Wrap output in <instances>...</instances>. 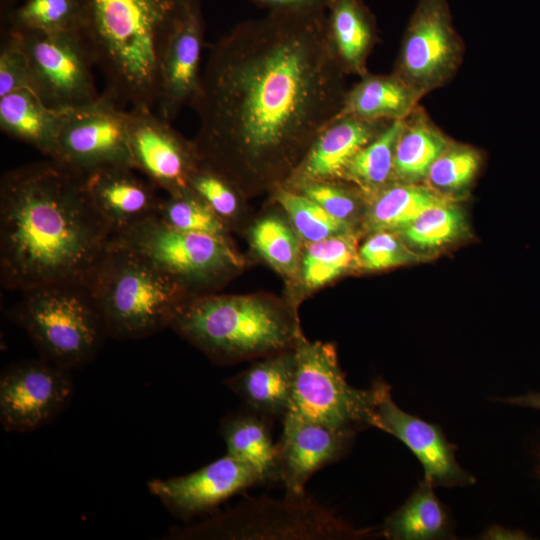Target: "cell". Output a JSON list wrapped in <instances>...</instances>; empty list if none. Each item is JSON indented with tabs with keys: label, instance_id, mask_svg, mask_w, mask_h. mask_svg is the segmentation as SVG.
<instances>
[{
	"label": "cell",
	"instance_id": "obj_1",
	"mask_svg": "<svg viewBox=\"0 0 540 540\" xmlns=\"http://www.w3.org/2000/svg\"><path fill=\"white\" fill-rule=\"evenodd\" d=\"M326 11L269 12L212 43L190 105L199 160L240 190L283 184L337 116L345 76Z\"/></svg>",
	"mask_w": 540,
	"mask_h": 540
},
{
	"label": "cell",
	"instance_id": "obj_2",
	"mask_svg": "<svg viewBox=\"0 0 540 540\" xmlns=\"http://www.w3.org/2000/svg\"><path fill=\"white\" fill-rule=\"evenodd\" d=\"M112 236L86 193L82 174L50 158L3 173V288L24 292L55 283L88 284Z\"/></svg>",
	"mask_w": 540,
	"mask_h": 540
},
{
	"label": "cell",
	"instance_id": "obj_3",
	"mask_svg": "<svg viewBox=\"0 0 540 540\" xmlns=\"http://www.w3.org/2000/svg\"><path fill=\"white\" fill-rule=\"evenodd\" d=\"M184 0H82L81 34L122 107L156 109L160 58Z\"/></svg>",
	"mask_w": 540,
	"mask_h": 540
},
{
	"label": "cell",
	"instance_id": "obj_4",
	"mask_svg": "<svg viewBox=\"0 0 540 540\" xmlns=\"http://www.w3.org/2000/svg\"><path fill=\"white\" fill-rule=\"evenodd\" d=\"M171 328L219 363L291 349L302 335L286 309L260 296L191 297Z\"/></svg>",
	"mask_w": 540,
	"mask_h": 540
},
{
	"label": "cell",
	"instance_id": "obj_5",
	"mask_svg": "<svg viewBox=\"0 0 540 540\" xmlns=\"http://www.w3.org/2000/svg\"><path fill=\"white\" fill-rule=\"evenodd\" d=\"M88 285L109 337L117 340L142 339L171 328L180 308L194 297L149 261L113 239Z\"/></svg>",
	"mask_w": 540,
	"mask_h": 540
},
{
	"label": "cell",
	"instance_id": "obj_6",
	"mask_svg": "<svg viewBox=\"0 0 540 540\" xmlns=\"http://www.w3.org/2000/svg\"><path fill=\"white\" fill-rule=\"evenodd\" d=\"M22 293L10 318L28 335L41 358L68 370L89 364L109 337L87 283H55Z\"/></svg>",
	"mask_w": 540,
	"mask_h": 540
},
{
	"label": "cell",
	"instance_id": "obj_7",
	"mask_svg": "<svg viewBox=\"0 0 540 540\" xmlns=\"http://www.w3.org/2000/svg\"><path fill=\"white\" fill-rule=\"evenodd\" d=\"M173 539L335 540L380 536L372 528H356L307 495L281 499L259 497L201 523L173 528Z\"/></svg>",
	"mask_w": 540,
	"mask_h": 540
},
{
	"label": "cell",
	"instance_id": "obj_8",
	"mask_svg": "<svg viewBox=\"0 0 540 540\" xmlns=\"http://www.w3.org/2000/svg\"><path fill=\"white\" fill-rule=\"evenodd\" d=\"M295 374L288 413L336 429L373 427L375 390L351 386L339 365L335 346L308 341L301 335L295 346Z\"/></svg>",
	"mask_w": 540,
	"mask_h": 540
},
{
	"label": "cell",
	"instance_id": "obj_9",
	"mask_svg": "<svg viewBox=\"0 0 540 540\" xmlns=\"http://www.w3.org/2000/svg\"><path fill=\"white\" fill-rule=\"evenodd\" d=\"M171 279L191 296L213 287L242 263L227 238L181 231L158 216L112 236Z\"/></svg>",
	"mask_w": 540,
	"mask_h": 540
},
{
	"label": "cell",
	"instance_id": "obj_10",
	"mask_svg": "<svg viewBox=\"0 0 540 540\" xmlns=\"http://www.w3.org/2000/svg\"><path fill=\"white\" fill-rule=\"evenodd\" d=\"M11 31L18 37L25 54L31 88L46 105L69 110L101 97L93 74L95 63L81 31Z\"/></svg>",
	"mask_w": 540,
	"mask_h": 540
},
{
	"label": "cell",
	"instance_id": "obj_11",
	"mask_svg": "<svg viewBox=\"0 0 540 540\" xmlns=\"http://www.w3.org/2000/svg\"><path fill=\"white\" fill-rule=\"evenodd\" d=\"M464 57L447 0H418L408 21L394 73L421 97L446 85Z\"/></svg>",
	"mask_w": 540,
	"mask_h": 540
},
{
	"label": "cell",
	"instance_id": "obj_12",
	"mask_svg": "<svg viewBox=\"0 0 540 540\" xmlns=\"http://www.w3.org/2000/svg\"><path fill=\"white\" fill-rule=\"evenodd\" d=\"M82 175L107 166L134 168L127 110L106 95L63 114L52 158Z\"/></svg>",
	"mask_w": 540,
	"mask_h": 540
},
{
	"label": "cell",
	"instance_id": "obj_13",
	"mask_svg": "<svg viewBox=\"0 0 540 540\" xmlns=\"http://www.w3.org/2000/svg\"><path fill=\"white\" fill-rule=\"evenodd\" d=\"M74 391L71 370L43 358L18 361L0 376V422L7 432H30L58 417Z\"/></svg>",
	"mask_w": 540,
	"mask_h": 540
},
{
	"label": "cell",
	"instance_id": "obj_14",
	"mask_svg": "<svg viewBox=\"0 0 540 540\" xmlns=\"http://www.w3.org/2000/svg\"><path fill=\"white\" fill-rule=\"evenodd\" d=\"M375 419L373 427L401 441L421 463L424 480L435 487L473 485L475 477L460 467L456 446L441 427L402 410L394 402L391 387L375 381Z\"/></svg>",
	"mask_w": 540,
	"mask_h": 540
},
{
	"label": "cell",
	"instance_id": "obj_15",
	"mask_svg": "<svg viewBox=\"0 0 540 540\" xmlns=\"http://www.w3.org/2000/svg\"><path fill=\"white\" fill-rule=\"evenodd\" d=\"M127 126L135 170L167 194L189 187L190 175L200 162L193 141L149 108L127 110Z\"/></svg>",
	"mask_w": 540,
	"mask_h": 540
},
{
	"label": "cell",
	"instance_id": "obj_16",
	"mask_svg": "<svg viewBox=\"0 0 540 540\" xmlns=\"http://www.w3.org/2000/svg\"><path fill=\"white\" fill-rule=\"evenodd\" d=\"M201 0H184L160 58L157 114L168 122L190 106L200 84L204 44Z\"/></svg>",
	"mask_w": 540,
	"mask_h": 540
},
{
	"label": "cell",
	"instance_id": "obj_17",
	"mask_svg": "<svg viewBox=\"0 0 540 540\" xmlns=\"http://www.w3.org/2000/svg\"><path fill=\"white\" fill-rule=\"evenodd\" d=\"M282 423V435L277 442L278 482L282 483L285 495L305 496L311 476L344 457L357 431L336 429L292 413H287Z\"/></svg>",
	"mask_w": 540,
	"mask_h": 540
},
{
	"label": "cell",
	"instance_id": "obj_18",
	"mask_svg": "<svg viewBox=\"0 0 540 540\" xmlns=\"http://www.w3.org/2000/svg\"><path fill=\"white\" fill-rule=\"evenodd\" d=\"M260 483L263 478L256 469L226 454L192 473L153 479L147 487L171 512L189 518Z\"/></svg>",
	"mask_w": 540,
	"mask_h": 540
},
{
	"label": "cell",
	"instance_id": "obj_19",
	"mask_svg": "<svg viewBox=\"0 0 540 540\" xmlns=\"http://www.w3.org/2000/svg\"><path fill=\"white\" fill-rule=\"evenodd\" d=\"M134 170L107 166L83 175L86 193L113 235L158 215L157 187Z\"/></svg>",
	"mask_w": 540,
	"mask_h": 540
},
{
	"label": "cell",
	"instance_id": "obj_20",
	"mask_svg": "<svg viewBox=\"0 0 540 540\" xmlns=\"http://www.w3.org/2000/svg\"><path fill=\"white\" fill-rule=\"evenodd\" d=\"M392 121H369L345 116L334 119L314 139L306 154L281 185L342 181L355 154Z\"/></svg>",
	"mask_w": 540,
	"mask_h": 540
},
{
	"label": "cell",
	"instance_id": "obj_21",
	"mask_svg": "<svg viewBox=\"0 0 540 540\" xmlns=\"http://www.w3.org/2000/svg\"><path fill=\"white\" fill-rule=\"evenodd\" d=\"M295 374L294 347L256 362L225 381L247 410L268 420L283 419L289 411Z\"/></svg>",
	"mask_w": 540,
	"mask_h": 540
},
{
	"label": "cell",
	"instance_id": "obj_22",
	"mask_svg": "<svg viewBox=\"0 0 540 540\" xmlns=\"http://www.w3.org/2000/svg\"><path fill=\"white\" fill-rule=\"evenodd\" d=\"M328 39L346 75L363 77L377 42L376 20L362 0H333L326 11Z\"/></svg>",
	"mask_w": 540,
	"mask_h": 540
},
{
	"label": "cell",
	"instance_id": "obj_23",
	"mask_svg": "<svg viewBox=\"0 0 540 540\" xmlns=\"http://www.w3.org/2000/svg\"><path fill=\"white\" fill-rule=\"evenodd\" d=\"M65 111L46 105L31 88L19 89L0 97V129L52 158Z\"/></svg>",
	"mask_w": 540,
	"mask_h": 540
},
{
	"label": "cell",
	"instance_id": "obj_24",
	"mask_svg": "<svg viewBox=\"0 0 540 540\" xmlns=\"http://www.w3.org/2000/svg\"><path fill=\"white\" fill-rule=\"evenodd\" d=\"M344 96L336 118L351 116L369 121L405 119L422 98L394 73L360 77Z\"/></svg>",
	"mask_w": 540,
	"mask_h": 540
},
{
	"label": "cell",
	"instance_id": "obj_25",
	"mask_svg": "<svg viewBox=\"0 0 540 540\" xmlns=\"http://www.w3.org/2000/svg\"><path fill=\"white\" fill-rule=\"evenodd\" d=\"M451 139L419 104L403 119L393 166L394 183L424 184Z\"/></svg>",
	"mask_w": 540,
	"mask_h": 540
},
{
	"label": "cell",
	"instance_id": "obj_26",
	"mask_svg": "<svg viewBox=\"0 0 540 540\" xmlns=\"http://www.w3.org/2000/svg\"><path fill=\"white\" fill-rule=\"evenodd\" d=\"M453 521L434 487L424 479L407 500L386 517L379 535L389 540H435L454 538Z\"/></svg>",
	"mask_w": 540,
	"mask_h": 540
},
{
	"label": "cell",
	"instance_id": "obj_27",
	"mask_svg": "<svg viewBox=\"0 0 540 540\" xmlns=\"http://www.w3.org/2000/svg\"><path fill=\"white\" fill-rule=\"evenodd\" d=\"M268 419L245 410L229 414L220 423L226 454L256 469L264 483L278 482V444Z\"/></svg>",
	"mask_w": 540,
	"mask_h": 540
},
{
	"label": "cell",
	"instance_id": "obj_28",
	"mask_svg": "<svg viewBox=\"0 0 540 540\" xmlns=\"http://www.w3.org/2000/svg\"><path fill=\"white\" fill-rule=\"evenodd\" d=\"M446 198L426 184L392 183L368 197L365 227L370 232H400Z\"/></svg>",
	"mask_w": 540,
	"mask_h": 540
},
{
	"label": "cell",
	"instance_id": "obj_29",
	"mask_svg": "<svg viewBox=\"0 0 540 540\" xmlns=\"http://www.w3.org/2000/svg\"><path fill=\"white\" fill-rule=\"evenodd\" d=\"M402 120L390 122L347 165L342 181L359 188L366 199L394 183L393 166Z\"/></svg>",
	"mask_w": 540,
	"mask_h": 540
},
{
	"label": "cell",
	"instance_id": "obj_30",
	"mask_svg": "<svg viewBox=\"0 0 540 540\" xmlns=\"http://www.w3.org/2000/svg\"><path fill=\"white\" fill-rule=\"evenodd\" d=\"M468 231L465 214L453 199L437 204L398 232L420 257L437 252L463 238Z\"/></svg>",
	"mask_w": 540,
	"mask_h": 540
},
{
	"label": "cell",
	"instance_id": "obj_31",
	"mask_svg": "<svg viewBox=\"0 0 540 540\" xmlns=\"http://www.w3.org/2000/svg\"><path fill=\"white\" fill-rule=\"evenodd\" d=\"M301 279L305 288L317 289L351 269L358 268V249L353 233L309 243L303 252Z\"/></svg>",
	"mask_w": 540,
	"mask_h": 540
},
{
	"label": "cell",
	"instance_id": "obj_32",
	"mask_svg": "<svg viewBox=\"0 0 540 540\" xmlns=\"http://www.w3.org/2000/svg\"><path fill=\"white\" fill-rule=\"evenodd\" d=\"M82 0H25L6 15L7 29L19 32L81 31Z\"/></svg>",
	"mask_w": 540,
	"mask_h": 540
},
{
	"label": "cell",
	"instance_id": "obj_33",
	"mask_svg": "<svg viewBox=\"0 0 540 540\" xmlns=\"http://www.w3.org/2000/svg\"><path fill=\"white\" fill-rule=\"evenodd\" d=\"M481 165L482 155L477 148L451 140L431 166L424 184L454 200L469 190Z\"/></svg>",
	"mask_w": 540,
	"mask_h": 540
},
{
	"label": "cell",
	"instance_id": "obj_34",
	"mask_svg": "<svg viewBox=\"0 0 540 540\" xmlns=\"http://www.w3.org/2000/svg\"><path fill=\"white\" fill-rule=\"evenodd\" d=\"M274 188L276 202L288 214L297 234L308 243L352 233L351 225L333 217L302 193L284 185Z\"/></svg>",
	"mask_w": 540,
	"mask_h": 540
},
{
	"label": "cell",
	"instance_id": "obj_35",
	"mask_svg": "<svg viewBox=\"0 0 540 540\" xmlns=\"http://www.w3.org/2000/svg\"><path fill=\"white\" fill-rule=\"evenodd\" d=\"M157 216L181 231L227 238V224L190 187L162 198Z\"/></svg>",
	"mask_w": 540,
	"mask_h": 540
},
{
	"label": "cell",
	"instance_id": "obj_36",
	"mask_svg": "<svg viewBox=\"0 0 540 540\" xmlns=\"http://www.w3.org/2000/svg\"><path fill=\"white\" fill-rule=\"evenodd\" d=\"M297 232L281 218L268 216L251 230V240L257 252L278 272L293 275L299 266L300 241Z\"/></svg>",
	"mask_w": 540,
	"mask_h": 540
},
{
	"label": "cell",
	"instance_id": "obj_37",
	"mask_svg": "<svg viewBox=\"0 0 540 540\" xmlns=\"http://www.w3.org/2000/svg\"><path fill=\"white\" fill-rule=\"evenodd\" d=\"M189 187L227 224L240 208V189L225 175L199 162L191 173Z\"/></svg>",
	"mask_w": 540,
	"mask_h": 540
},
{
	"label": "cell",
	"instance_id": "obj_38",
	"mask_svg": "<svg viewBox=\"0 0 540 540\" xmlns=\"http://www.w3.org/2000/svg\"><path fill=\"white\" fill-rule=\"evenodd\" d=\"M288 187V186H286ZM292 188L319 204L333 217L352 226L361 209L363 192L340 181H320L300 183Z\"/></svg>",
	"mask_w": 540,
	"mask_h": 540
},
{
	"label": "cell",
	"instance_id": "obj_39",
	"mask_svg": "<svg viewBox=\"0 0 540 540\" xmlns=\"http://www.w3.org/2000/svg\"><path fill=\"white\" fill-rule=\"evenodd\" d=\"M396 232L379 231L358 249V268L378 271L401 266L421 259Z\"/></svg>",
	"mask_w": 540,
	"mask_h": 540
},
{
	"label": "cell",
	"instance_id": "obj_40",
	"mask_svg": "<svg viewBox=\"0 0 540 540\" xmlns=\"http://www.w3.org/2000/svg\"><path fill=\"white\" fill-rule=\"evenodd\" d=\"M23 88H31L28 63L18 37L6 29L0 49V97Z\"/></svg>",
	"mask_w": 540,
	"mask_h": 540
},
{
	"label": "cell",
	"instance_id": "obj_41",
	"mask_svg": "<svg viewBox=\"0 0 540 540\" xmlns=\"http://www.w3.org/2000/svg\"><path fill=\"white\" fill-rule=\"evenodd\" d=\"M269 12H300L327 10L333 0H249Z\"/></svg>",
	"mask_w": 540,
	"mask_h": 540
},
{
	"label": "cell",
	"instance_id": "obj_42",
	"mask_svg": "<svg viewBox=\"0 0 540 540\" xmlns=\"http://www.w3.org/2000/svg\"><path fill=\"white\" fill-rule=\"evenodd\" d=\"M481 539L487 540H528L532 539L528 533L521 529L504 527L494 524L481 534Z\"/></svg>",
	"mask_w": 540,
	"mask_h": 540
},
{
	"label": "cell",
	"instance_id": "obj_43",
	"mask_svg": "<svg viewBox=\"0 0 540 540\" xmlns=\"http://www.w3.org/2000/svg\"><path fill=\"white\" fill-rule=\"evenodd\" d=\"M500 401L509 405L540 411V392L538 391H529L522 395L502 398Z\"/></svg>",
	"mask_w": 540,
	"mask_h": 540
},
{
	"label": "cell",
	"instance_id": "obj_44",
	"mask_svg": "<svg viewBox=\"0 0 540 540\" xmlns=\"http://www.w3.org/2000/svg\"><path fill=\"white\" fill-rule=\"evenodd\" d=\"M535 474L540 482V446L537 450L536 464H535Z\"/></svg>",
	"mask_w": 540,
	"mask_h": 540
}]
</instances>
